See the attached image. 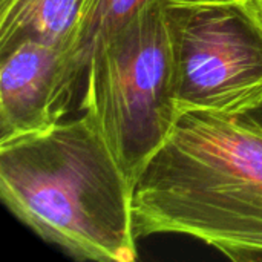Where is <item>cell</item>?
<instances>
[{"mask_svg": "<svg viewBox=\"0 0 262 262\" xmlns=\"http://www.w3.org/2000/svg\"><path fill=\"white\" fill-rule=\"evenodd\" d=\"M138 238L187 235L236 262L262 261V124L249 112L180 114L134 186Z\"/></svg>", "mask_w": 262, "mask_h": 262, "instance_id": "obj_1", "label": "cell"}, {"mask_svg": "<svg viewBox=\"0 0 262 262\" xmlns=\"http://www.w3.org/2000/svg\"><path fill=\"white\" fill-rule=\"evenodd\" d=\"M0 196L77 261L138 259L134 186L88 114L0 143Z\"/></svg>", "mask_w": 262, "mask_h": 262, "instance_id": "obj_2", "label": "cell"}, {"mask_svg": "<svg viewBox=\"0 0 262 262\" xmlns=\"http://www.w3.org/2000/svg\"><path fill=\"white\" fill-rule=\"evenodd\" d=\"M164 6H141L98 37L88 54L81 107L132 186L180 118Z\"/></svg>", "mask_w": 262, "mask_h": 262, "instance_id": "obj_3", "label": "cell"}, {"mask_svg": "<svg viewBox=\"0 0 262 262\" xmlns=\"http://www.w3.org/2000/svg\"><path fill=\"white\" fill-rule=\"evenodd\" d=\"M180 114H244L262 103V17L255 0L164 6Z\"/></svg>", "mask_w": 262, "mask_h": 262, "instance_id": "obj_4", "label": "cell"}, {"mask_svg": "<svg viewBox=\"0 0 262 262\" xmlns=\"http://www.w3.org/2000/svg\"><path fill=\"white\" fill-rule=\"evenodd\" d=\"M84 75L77 51L37 41L0 51V143L61 123Z\"/></svg>", "mask_w": 262, "mask_h": 262, "instance_id": "obj_5", "label": "cell"}, {"mask_svg": "<svg viewBox=\"0 0 262 262\" xmlns=\"http://www.w3.org/2000/svg\"><path fill=\"white\" fill-rule=\"evenodd\" d=\"M95 2L0 0V51L37 41L77 51L83 57L80 43Z\"/></svg>", "mask_w": 262, "mask_h": 262, "instance_id": "obj_6", "label": "cell"}, {"mask_svg": "<svg viewBox=\"0 0 262 262\" xmlns=\"http://www.w3.org/2000/svg\"><path fill=\"white\" fill-rule=\"evenodd\" d=\"M155 2L169 5L175 2H206V0H97L80 43V51L86 60V64H88L89 49L98 37L114 29L117 25H120L124 18H127L135 11H138L141 6Z\"/></svg>", "mask_w": 262, "mask_h": 262, "instance_id": "obj_7", "label": "cell"}, {"mask_svg": "<svg viewBox=\"0 0 262 262\" xmlns=\"http://www.w3.org/2000/svg\"><path fill=\"white\" fill-rule=\"evenodd\" d=\"M249 114H250V115L258 121V123H261L262 124V103L258 106V107H255L253 111H250Z\"/></svg>", "mask_w": 262, "mask_h": 262, "instance_id": "obj_8", "label": "cell"}, {"mask_svg": "<svg viewBox=\"0 0 262 262\" xmlns=\"http://www.w3.org/2000/svg\"><path fill=\"white\" fill-rule=\"evenodd\" d=\"M255 5H256V8H258V11H259L262 17V0H255Z\"/></svg>", "mask_w": 262, "mask_h": 262, "instance_id": "obj_9", "label": "cell"}]
</instances>
